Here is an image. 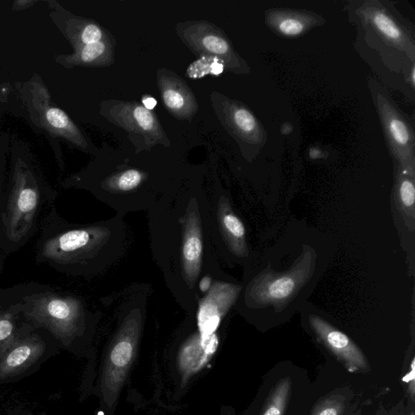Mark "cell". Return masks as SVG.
Listing matches in <instances>:
<instances>
[{
	"label": "cell",
	"instance_id": "cell-1",
	"mask_svg": "<svg viewBox=\"0 0 415 415\" xmlns=\"http://www.w3.org/2000/svg\"><path fill=\"white\" fill-rule=\"evenodd\" d=\"M153 260L187 314L197 308L204 277L226 280L214 245L209 202L199 187L178 189L147 211Z\"/></svg>",
	"mask_w": 415,
	"mask_h": 415
},
{
	"label": "cell",
	"instance_id": "cell-2",
	"mask_svg": "<svg viewBox=\"0 0 415 415\" xmlns=\"http://www.w3.org/2000/svg\"><path fill=\"white\" fill-rule=\"evenodd\" d=\"M124 216L61 233L45 242L43 254L82 275H96L121 260L128 245Z\"/></svg>",
	"mask_w": 415,
	"mask_h": 415
},
{
	"label": "cell",
	"instance_id": "cell-3",
	"mask_svg": "<svg viewBox=\"0 0 415 415\" xmlns=\"http://www.w3.org/2000/svg\"><path fill=\"white\" fill-rule=\"evenodd\" d=\"M100 114L108 122L127 133L135 153L150 151L158 145L167 148L172 145L155 114L138 101L105 100L100 104Z\"/></svg>",
	"mask_w": 415,
	"mask_h": 415
},
{
	"label": "cell",
	"instance_id": "cell-4",
	"mask_svg": "<svg viewBox=\"0 0 415 415\" xmlns=\"http://www.w3.org/2000/svg\"><path fill=\"white\" fill-rule=\"evenodd\" d=\"M209 202L212 238L217 255L223 258L248 257L245 226L233 209L228 197L217 191L209 197Z\"/></svg>",
	"mask_w": 415,
	"mask_h": 415
},
{
	"label": "cell",
	"instance_id": "cell-5",
	"mask_svg": "<svg viewBox=\"0 0 415 415\" xmlns=\"http://www.w3.org/2000/svg\"><path fill=\"white\" fill-rule=\"evenodd\" d=\"M176 33L197 56L214 57L223 62L226 71H236L240 59L225 33L206 20L187 21L176 25Z\"/></svg>",
	"mask_w": 415,
	"mask_h": 415
},
{
	"label": "cell",
	"instance_id": "cell-6",
	"mask_svg": "<svg viewBox=\"0 0 415 415\" xmlns=\"http://www.w3.org/2000/svg\"><path fill=\"white\" fill-rule=\"evenodd\" d=\"M311 255H306L294 268L282 275L265 272L250 285L248 301L258 305H280L291 299L308 280Z\"/></svg>",
	"mask_w": 415,
	"mask_h": 415
},
{
	"label": "cell",
	"instance_id": "cell-7",
	"mask_svg": "<svg viewBox=\"0 0 415 415\" xmlns=\"http://www.w3.org/2000/svg\"><path fill=\"white\" fill-rule=\"evenodd\" d=\"M28 316L55 329L59 333L77 331L87 316L82 300L73 297L44 294L31 301Z\"/></svg>",
	"mask_w": 415,
	"mask_h": 415
},
{
	"label": "cell",
	"instance_id": "cell-8",
	"mask_svg": "<svg viewBox=\"0 0 415 415\" xmlns=\"http://www.w3.org/2000/svg\"><path fill=\"white\" fill-rule=\"evenodd\" d=\"M39 206L35 184H28L27 176H16L4 218L5 231L11 241L18 242L31 229Z\"/></svg>",
	"mask_w": 415,
	"mask_h": 415
},
{
	"label": "cell",
	"instance_id": "cell-9",
	"mask_svg": "<svg viewBox=\"0 0 415 415\" xmlns=\"http://www.w3.org/2000/svg\"><path fill=\"white\" fill-rule=\"evenodd\" d=\"M157 83L170 116L191 122L199 111V104L189 85L174 71L164 67L157 72Z\"/></svg>",
	"mask_w": 415,
	"mask_h": 415
},
{
	"label": "cell",
	"instance_id": "cell-10",
	"mask_svg": "<svg viewBox=\"0 0 415 415\" xmlns=\"http://www.w3.org/2000/svg\"><path fill=\"white\" fill-rule=\"evenodd\" d=\"M309 322L317 338L350 372L366 370L368 365L365 355L348 336L320 316H311Z\"/></svg>",
	"mask_w": 415,
	"mask_h": 415
},
{
	"label": "cell",
	"instance_id": "cell-11",
	"mask_svg": "<svg viewBox=\"0 0 415 415\" xmlns=\"http://www.w3.org/2000/svg\"><path fill=\"white\" fill-rule=\"evenodd\" d=\"M218 343L217 333L207 336L197 328L181 349L179 360L182 372L189 376L200 371L217 351Z\"/></svg>",
	"mask_w": 415,
	"mask_h": 415
},
{
	"label": "cell",
	"instance_id": "cell-12",
	"mask_svg": "<svg viewBox=\"0 0 415 415\" xmlns=\"http://www.w3.org/2000/svg\"><path fill=\"white\" fill-rule=\"evenodd\" d=\"M116 41L111 33L101 41L84 45L68 61L72 65L106 67L115 64Z\"/></svg>",
	"mask_w": 415,
	"mask_h": 415
},
{
	"label": "cell",
	"instance_id": "cell-13",
	"mask_svg": "<svg viewBox=\"0 0 415 415\" xmlns=\"http://www.w3.org/2000/svg\"><path fill=\"white\" fill-rule=\"evenodd\" d=\"M45 118L49 127L55 130L59 135L64 136L83 150L88 149L87 140L64 111L56 107L48 108L45 112Z\"/></svg>",
	"mask_w": 415,
	"mask_h": 415
},
{
	"label": "cell",
	"instance_id": "cell-14",
	"mask_svg": "<svg viewBox=\"0 0 415 415\" xmlns=\"http://www.w3.org/2000/svg\"><path fill=\"white\" fill-rule=\"evenodd\" d=\"M226 71L223 62L214 57H200L187 68L186 76L190 79H201L208 75L218 76Z\"/></svg>",
	"mask_w": 415,
	"mask_h": 415
},
{
	"label": "cell",
	"instance_id": "cell-15",
	"mask_svg": "<svg viewBox=\"0 0 415 415\" xmlns=\"http://www.w3.org/2000/svg\"><path fill=\"white\" fill-rule=\"evenodd\" d=\"M289 384H289V380L287 379L277 385L263 415L283 414L288 399Z\"/></svg>",
	"mask_w": 415,
	"mask_h": 415
},
{
	"label": "cell",
	"instance_id": "cell-16",
	"mask_svg": "<svg viewBox=\"0 0 415 415\" xmlns=\"http://www.w3.org/2000/svg\"><path fill=\"white\" fill-rule=\"evenodd\" d=\"M373 21L378 30L386 37L399 40L401 38V33L395 23L384 13H377L373 16Z\"/></svg>",
	"mask_w": 415,
	"mask_h": 415
},
{
	"label": "cell",
	"instance_id": "cell-17",
	"mask_svg": "<svg viewBox=\"0 0 415 415\" xmlns=\"http://www.w3.org/2000/svg\"><path fill=\"white\" fill-rule=\"evenodd\" d=\"M415 189L412 181L404 179L399 187V198L402 206L414 215Z\"/></svg>",
	"mask_w": 415,
	"mask_h": 415
},
{
	"label": "cell",
	"instance_id": "cell-18",
	"mask_svg": "<svg viewBox=\"0 0 415 415\" xmlns=\"http://www.w3.org/2000/svg\"><path fill=\"white\" fill-rule=\"evenodd\" d=\"M32 349L27 345H21L11 351L7 358L9 367H16L24 363L31 355Z\"/></svg>",
	"mask_w": 415,
	"mask_h": 415
},
{
	"label": "cell",
	"instance_id": "cell-19",
	"mask_svg": "<svg viewBox=\"0 0 415 415\" xmlns=\"http://www.w3.org/2000/svg\"><path fill=\"white\" fill-rule=\"evenodd\" d=\"M389 129L392 136L399 145H406L409 140L408 129L402 121L394 118L389 123Z\"/></svg>",
	"mask_w": 415,
	"mask_h": 415
},
{
	"label": "cell",
	"instance_id": "cell-20",
	"mask_svg": "<svg viewBox=\"0 0 415 415\" xmlns=\"http://www.w3.org/2000/svg\"><path fill=\"white\" fill-rule=\"evenodd\" d=\"M304 26L302 22L295 19H286L280 24V31L287 36H297L302 33Z\"/></svg>",
	"mask_w": 415,
	"mask_h": 415
},
{
	"label": "cell",
	"instance_id": "cell-21",
	"mask_svg": "<svg viewBox=\"0 0 415 415\" xmlns=\"http://www.w3.org/2000/svg\"><path fill=\"white\" fill-rule=\"evenodd\" d=\"M13 323L9 314L0 316V342L9 339L13 333Z\"/></svg>",
	"mask_w": 415,
	"mask_h": 415
},
{
	"label": "cell",
	"instance_id": "cell-22",
	"mask_svg": "<svg viewBox=\"0 0 415 415\" xmlns=\"http://www.w3.org/2000/svg\"><path fill=\"white\" fill-rule=\"evenodd\" d=\"M157 104V100L151 96H144L143 99H142V105H143L147 110L153 111L155 109Z\"/></svg>",
	"mask_w": 415,
	"mask_h": 415
},
{
	"label": "cell",
	"instance_id": "cell-23",
	"mask_svg": "<svg viewBox=\"0 0 415 415\" xmlns=\"http://www.w3.org/2000/svg\"><path fill=\"white\" fill-rule=\"evenodd\" d=\"M317 415H339V408L336 406H327Z\"/></svg>",
	"mask_w": 415,
	"mask_h": 415
}]
</instances>
